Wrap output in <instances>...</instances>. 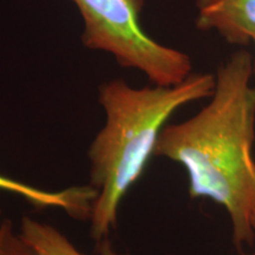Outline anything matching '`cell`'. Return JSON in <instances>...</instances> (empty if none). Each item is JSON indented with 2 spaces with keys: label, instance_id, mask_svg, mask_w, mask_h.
Listing matches in <instances>:
<instances>
[{
  "label": "cell",
  "instance_id": "9c48e42d",
  "mask_svg": "<svg viewBox=\"0 0 255 255\" xmlns=\"http://www.w3.org/2000/svg\"><path fill=\"white\" fill-rule=\"evenodd\" d=\"M253 44H254V46H255V38L253 39ZM253 76H255V55L253 57Z\"/></svg>",
  "mask_w": 255,
  "mask_h": 255
},
{
  "label": "cell",
  "instance_id": "277c9868",
  "mask_svg": "<svg viewBox=\"0 0 255 255\" xmlns=\"http://www.w3.org/2000/svg\"><path fill=\"white\" fill-rule=\"evenodd\" d=\"M196 27L214 30L234 45L255 38V0H196Z\"/></svg>",
  "mask_w": 255,
  "mask_h": 255
},
{
  "label": "cell",
  "instance_id": "6da1fadb",
  "mask_svg": "<svg viewBox=\"0 0 255 255\" xmlns=\"http://www.w3.org/2000/svg\"><path fill=\"white\" fill-rule=\"evenodd\" d=\"M253 57L239 50L219 66L208 104L193 117L167 124L155 156L186 170L190 199H208L227 210L233 242L252 246L255 231V87Z\"/></svg>",
  "mask_w": 255,
  "mask_h": 255
},
{
  "label": "cell",
  "instance_id": "3957f363",
  "mask_svg": "<svg viewBox=\"0 0 255 255\" xmlns=\"http://www.w3.org/2000/svg\"><path fill=\"white\" fill-rule=\"evenodd\" d=\"M83 20L82 44L114 57L124 69L141 71L154 85L171 87L191 75L190 57L156 41L144 31V0H69Z\"/></svg>",
  "mask_w": 255,
  "mask_h": 255
},
{
  "label": "cell",
  "instance_id": "30bf717a",
  "mask_svg": "<svg viewBox=\"0 0 255 255\" xmlns=\"http://www.w3.org/2000/svg\"><path fill=\"white\" fill-rule=\"evenodd\" d=\"M252 226H253V228H254V231H255V210H254V213H253V218H252Z\"/></svg>",
  "mask_w": 255,
  "mask_h": 255
},
{
  "label": "cell",
  "instance_id": "8fae6325",
  "mask_svg": "<svg viewBox=\"0 0 255 255\" xmlns=\"http://www.w3.org/2000/svg\"><path fill=\"white\" fill-rule=\"evenodd\" d=\"M246 255H255V253H252V254H246Z\"/></svg>",
  "mask_w": 255,
  "mask_h": 255
},
{
  "label": "cell",
  "instance_id": "52a82bcc",
  "mask_svg": "<svg viewBox=\"0 0 255 255\" xmlns=\"http://www.w3.org/2000/svg\"><path fill=\"white\" fill-rule=\"evenodd\" d=\"M7 255H37L19 237L18 232H12L7 242Z\"/></svg>",
  "mask_w": 255,
  "mask_h": 255
},
{
  "label": "cell",
  "instance_id": "8992f818",
  "mask_svg": "<svg viewBox=\"0 0 255 255\" xmlns=\"http://www.w3.org/2000/svg\"><path fill=\"white\" fill-rule=\"evenodd\" d=\"M18 234L37 255H87L79 251L75 244L55 226L28 215L21 218ZM98 255L131 254L115 252L110 245H108L100 248Z\"/></svg>",
  "mask_w": 255,
  "mask_h": 255
},
{
  "label": "cell",
  "instance_id": "5b68a950",
  "mask_svg": "<svg viewBox=\"0 0 255 255\" xmlns=\"http://www.w3.org/2000/svg\"><path fill=\"white\" fill-rule=\"evenodd\" d=\"M0 191L26 201L36 209L57 208L75 220H89L92 203L97 197L94 188L72 186L60 190H46L0 174Z\"/></svg>",
  "mask_w": 255,
  "mask_h": 255
},
{
  "label": "cell",
  "instance_id": "ba28073f",
  "mask_svg": "<svg viewBox=\"0 0 255 255\" xmlns=\"http://www.w3.org/2000/svg\"><path fill=\"white\" fill-rule=\"evenodd\" d=\"M12 221L2 216V212L0 210V255H7V242L11 233L13 232Z\"/></svg>",
  "mask_w": 255,
  "mask_h": 255
},
{
  "label": "cell",
  "instance_id": "7a4b0ae2",
  "mask_svg": "<svg viewBox=\"0 0 255 255\" xmlns=\"http://www.w3.org/2000/svg\"><path fill=\"white\" fill-rule=\"evenodd\" d=\"M214 88L210 73H191L171 87L133 88L121 78L100 85L105 122L88 149V184L97 191L88 221L98 248L110 245L121 205L155 156L168 120L184 105L209 98Z\"/></svg>",
  "mask_w": 255,
  "mask_h": 255
}]
</instances>
